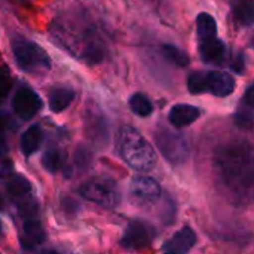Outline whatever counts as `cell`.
<instances>
[{"label":"cell","instance_id":"cell-1","mask_svg":"<svg viewBox=\"0 0 254 254\" xmlns=\"http://www.w3.org/2000/svg\"><path fill=\"white\" fill-rule=\"evenodd\" d=\"M214 174L220 189L234 204H246L253 193V149L246 140L220 146L214 155Z\"/></svg>","mask_w":254,"mask_h":254},{"label":"cell","instance_id":"cell-2","mask_svg":"<svg viewBox=\"0 0 254 254\" xmlns=\"http://www.w3.org/2000/svg\"><path fill=\"white\" fill-rule=\"evenodd\" d=\"M51 33L63 48L88 65L100 64L106 57V43L86 16L63 15L54 22Z\"/></svg>","mask_w":254,"mask_h":254},{"label":"cell","instance_id":"cell-3","mask_svg":"<svg viewBox=\"0 0 254 254\" xmlns=\"http://www.w3.org/2000/svg\"><path fill=\"white\" fill-rule=\"evenodd\" d=\"M116 150L132 170L150 171L156 165V152L152 144L132 127H122L116 135Z\"/></svg>","mask_w":254,"mask_h":254},{"label":"cell","instance_id":"cell-4","mask_svg":"<svg viewBox=\"0 0 254 254\" xmlns=\"http://www.w3.org/2000/svg\"><path fill=\"white\" fill-rule=\"evenodd\" d=\"M12 54L16 61V65L28 74L43 76L51 70V58L43 48H40L33 40L15 36L10 42Z\"/></svg>","mask_w":254,"mask_h":254},{"label":"cell","instance_id":"cell-5","mask_svg":"<svg viewBox=\"0 0 254 254\" xmlns=\"http://www.w3.org/2000/svg\"><path fill=\"white\" fill-rule=\"evenodd\" d=\"M188 91L193 95L211 94L225 98L235 91V79L226 71L198 70L188 76Z\"/></svg>","mask_w":254,"mask_h":254},{"label":"cell","instance_id":"cell-6","mask_svg":"<svg viewBox=\"0 0 254 254\" xmlns=\"http://www.w3.org/2000/svg\"><path fill=\"white\" fill-rule=\"evenodd\" d=\"M79 193L104 208H116L121 204V190L118 183L109 176H94L79 186Z\"/></svg>","mask_w":254,"mask_h":254},{"label":"cell","instance_id":"cell-7","mask_svg":"<svg viewBox=\"0 0 254 254\" xmlns=\"http://www.w3.org/2000/svg\"><path fill=\"white\" fill-rule=\"evenodd\" d=\"M155 143L161 155L173 165L183 164L190 153V144L188 138L165 127H159L155 131Z\"/></svg>","mask_w":254,"mask_h":254},{"label":"cell","instance_id":"cell-8","mask_svg":"<svg viewBox=\"0 0 254 254\" xmlns=\"http://www.w3.org/2000/svg\"><path fill=\"white\" fill-rule=\"evenodd\" d=\"M43 103L40 97L28 86L19 88L12 98V110L21 121H30L34 118L40 112Z\"/></svg>","mask_w":254,"mask_h":254},{"label":"cell","instance_id":"cell-9","mask_svg":"<svg viewBox=\"0 0 254 254\" xmlns=\"http://www.w3.org/2000/svg\"><path fill=\"white\" fill-rule=\"evenodd\" d=\"M85 131L88 137L97 144H104L109 140L107 119L104 118L103 112L94 104L88 106L85 110Z\"/></svg>","mask_w":254,"mask_h":254},{"label":"cell","instance_id":"cell-10","mask_svg":"<svg viewBox=\"0 0 254 254\" xmlns=\"http://www.w3.org/2000/svg\"><path fill=\"white\" fill-rule=\"evenodd\" d=\"M159 183L149 176H135L129 183L131 196L140 204H153L161 198Z\"/></svg>","mask_w":254,"mask_h":254},{"label":"cell","instance_id":"cell-11","mask_svg":"<svg viewBox=\"0 0 254 254\" xmlns=\"http://www.w3.org/2000/svg\"><path fill=\"white\" fill-rule=\"evenodd\" d=\"M152 238H153L152 229L146 223L134 220L127 226L125 234L121 238L119 244L128 250H140V249L150 246Z\"/></svg>","mask_w":254,"mask_h":254},{"label":"cell","instance_id":"cell-12","mask_svg":"<svg viewBox=\"0 0 254 254\" xmlns=\"http://www.w3.org/2000/svg\"><path fill=\"white\" fill-rule=\"evenodd\" d=\"M198 51H199L201 60L213 65L222 64L226 57V46L217 37V34L198 37Z\"/></svg>","mask_w":254,"mask_h":254},{"label":"cell","instance_id":"cell-13","mask_svg":"<svg viewBox=\"0 0 254 254\" xmlns=\"http://www.w3.org/2000/svg\"><path fill=\"white\" fill-rule=\"evenodd\" d=\"M198 241L196 232L190 226H183L171 238L162 244V252L170 254H183L190 252Z\"/></svg>","mask_w":254,"mask_h":254},{"label":"cell","instance_id":"cell-14","mask_svg":"<svg viewBox=\"0 0 254 254\" xmlns=\"http://www.w3.org/2000/svg\"><path fill=\"white\" fill-rule=\"evenodd\" d=\"M22 231L19 235V243L24 250H36L46 241V232L37 217L22 219Z\"/></svg>","mask_w":254,"mask_h":254},{"label":"cell","instance_id":"cell-15","mask_svg":"<svg viewBox=\"0 0 254 254\" xmlns=\"http://www.w3.org/2000/svg\"><path fill=\"white\" fill-rule=\"evenodd\" d=\"M201 109L190 104H174L168 112V122L176 128H185L198 121Z\"/></svg>","mask_w":254,"mask_h":254},{"label":"cell","instance_id":"cell-16","mask_svg":"<svg viewBox=\"0 0 254 254\" xmlns=\"http://www.w3.org/2000/svg\"><path fill=\"white\" fill-rule=\"evenodd\" d=\"M253 85H250L235 112L237 127L244 131H250L253 128Z\"/></svg>","mask_w":254,"mask_h":254},{"label":"cell","instance_id":"cell-17","mask_svg":"<svg viewBox=\"0 0 254 254\" xmlns=\"http://www.w3.org/2000/svg\"><path fill=\"white\" fill-rule=\"evenodd\" d=\"M74 97H76V91L71 86H64V85L55 86L48 94L49 109L54 113H61L73 103Z\"/></svg>","mask_w":254,"mask_h":254},{"label":"cell","instance_id":"cell-18","mask_svg":"<svg viewBox=\"0 0 254 254\" xmlns=\"http://www.w3.org/2000/svg\"><path fill=\"white\" fill-rule=\"evenodd\" d=\"M42 140H43V132H42V128L39 125H31L28 127L21 138H19V149L22 152L24 156H31L34 155L39 149H40V144H42Z\"/></svg>","mask_w":254,"mask_h":254},{"label":"cell","instance_id":"cell-19","mask_svg":"<svg viewBox=\"0 0 254 254\" xmlns=\"http://www.w3.org/2000/svg\"><path fill=\"white\" fill-rule=\"evenodd\" d=\"M67 162V153L64 149L58 146H51L43 155H42V165L49 173H58L65 167Z\"/></svg>","mask_w":254,"mask_h":254},{"label":"cell","instance_id":"cell-20","mask_svg":"<svg viewBox=\"0 0 254 254\" xmlns=\"http://www.w3.org/2000/svg\"><path fill=\"white\" fill-rule=\"evenodd\" d=\"M232 16L238 24L250 27L254 19L253 0H232Z\"/></svg>","mask_w":254,"mask_h":254},{"label":"cell","instance_id":"cell-21","mask_svg":"<svg viewBox=\"0 0 254 254\" xmlns=\"http://www.w3.org/2000/svg\"><path fill=\"white\" fill-rule=\"evenodd\" d=\"M161 54L164 55V58L168 63H171V64H174V65H177L180 68L188 67L189 63H190V60H189V57H188V54L185 51H182L180 48H177L174 45H170V43L161 45Z\"/></svg>","mask_w":254,"mask_h":254},{"label":"cell","instance_id":"cell-22","mask_svg":"<svg viewBox=\"0 0 254 254\" xmlns=\"http://www.w3.org/2000/svg\"><path fill=\"white\" fill-rule=\"evenodd\" d=\"M129 109L137 116L146 118V116H150L152 115V112H153V103H152V100L146 94L135 92L129 98Z\"/></svg>","mask_w":254,"mask_h":254},{"label":"cell","instance_id":"cell-23","mask_svg":"<svg viewBox=\"0 0 254 254\" xmlns=\"http://www.w3.org/2000/svg\"><path fill=\"white\" fill-rule=\"evenodd\" d=\"M91 159H92V156H91L89 150L80 146L74 152V168L76 170H86L91 165Z\"/></svg>","mask_w":254,"mask_h":254},{"label":"cell","instance_id":"cell-24","mask_svg":"<svg viewBox=\"0 0 254 254\" xmlns=\"http://www.w3.org/2000/svg\"><path fill=\"white\" fill-rule=\"evenodd\" d=\"M12 86V77L10 73L6 68H0V101L7 95Z\"/></svg>","mask_w":254,"mask_h":254},{"label":"cell","instance_id":"cell-25","mask_svg":"<svg viewBox=\"0 0 254 254\" xmlns=\"http://www.w3.org/2000/svg\"><path fill=\"white\" fill-rule=\"evenodd\" d=\"M13 173V162L10 158L0 155V179H6Z\"/></svg>","mask_w":254,"mask_h":254},{"label":"cell","instance_id":"cell-26","mask_svg":"<svg viewBox=\"0 0 254 254\" xmlns=\"http://www.w3.org/2000/svg\"><path fill=\"white\" fill-rule=\"evenodd\" d=\"M6 134H7V116L0 112V155H3L6 147Z\"/></svg>","mask_w":254,"mask_h":254},{"label":"cell","instance_id":"cell-27","mask_svg":"<svg viewBox=\"0 0 254 254\" xmlns=\"http://www.w3.org/2000/svg\"><path fill=\"white\" fill-rule=\"evenodd\" d=\"M229 67H231L235 73L243 74V73H244V70H246V67H244V54L238 52V54L235 55V58H234V60H231Z\"/></svg>","mask_w":254,"mask_h":254},{"label":"cell","instance_id":"cell-28","mask_svg":"<svg viewBox=\"0 0 254 254\" xmlns=\"http://www.w3.org/2000/svg\"><path fill=\"white\" fill-rule=\"evenodd\" d=\"M1 231H3V223L0 222V235H1Z\"/></svg>","mask_w":254,"mask_h":254},{"label":"cell","instance_id":"cell-29","mask_svg":"<svg viewBox=\"0 0 254 254\" xmlns=\"http://www.w3.org/2000/svg\"><path fill=\"white\" fill-rule=\"evenodd\" d=\"M0 210H3V201H1V198H0Z\"/></svg>","mask_w":254,"mask_h":254}]
</instances>
